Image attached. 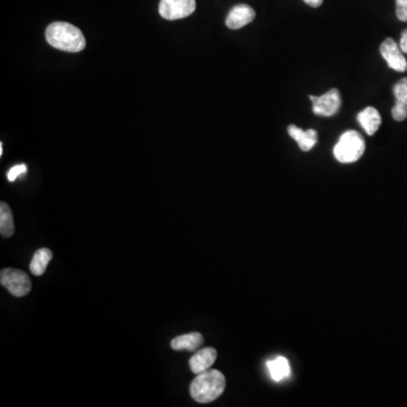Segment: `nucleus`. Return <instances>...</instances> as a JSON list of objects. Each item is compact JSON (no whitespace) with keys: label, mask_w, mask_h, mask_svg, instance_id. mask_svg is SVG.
I'll return each instance as SVG.
<instances>
[{"label":"nucleus","mask_w":407,"mask_h":407,"mask_svg":"<svg viewBox=\"0 0 407 407\" xmlns=\"http://www.w3.org/2000/svg\"><path fill=\"white\" fill-rule=\"evenodd\" d=\"M3 143H0V157L3 155Z\"/></svg>","instance_id":"nucleus-21"},{"label":"nucleus","mask_w":407,"mask_h":407,"mask_svg":"<svg viewBox=\"0 0 407 407\" xmlns=\"http://www.w3.org/2000/svg\"><path fill=\"white\" fill-rule=\"evenodd\" d=\"M287 133L298 143L299 148L301 151L309 152L315 148V145L318 142V134L315 129L304 130L297 127L295 124H290L287 127Z\"/></svg>","instance_id":"nucleus-11"},{"label":"nucleus","mask_w":407,"mask_h":407,"mask_svg":"<svg viewBox=\"0 0 407 407\" xmlns=\"http://www.w3.org/2000/svg\"><path fill=\"white\" fill-rule=\"evenodd\" d=\"M396 16L399 21L407 22V0H396Z\"/></svg>","instance_id":"nucleus-18"},{"label":"nucleus","mask_w":407,"mask_h":407,"mask_svg":"<svg viewBox=\"0 0 407 407\" xmlns=\"http://www.w3.org/2000/svg\"><path fill=\"white\" fill-rule=\"evenodd\" d=\"M225 377L221 371L208 369L196 376L190 385V395L197 403L207 404L219 399L224 392Z\"/></svg>","instance_id":"nucleus-2"},{"label":"nucleus","mask_w":407,"mask_h":407,"mask_svg":"<svg viewBox=\"0 0 407 407\" xmlns=\"http://www.w3.org/2000/svg\"><path fill=\"white\" fill-rule=\"evenodd\" d=\"M366 151V142L361 134L355 130H348L339 137L334 148V157L338 162L348 164L355 163L362 157Z\"/></svg>","instance_id":"nucleus-3"},{"label":"nucleus","mask_w":407,"mask_h":407,"mask_svg":"<svg viewBox=\"0 0 407 407\" xmlns=\"http://www.w3.org/2000/svg\"><path fill=\"white\" fill-rule=\"evenodd\" d=\"M255 17H256V12L252 7L245 3H239L231 9L225 20V24L231 30H239L254 21Z\"/></svg>","instance_id":"nucleus-8"},{"label":"nucleus","mask_w":407,"mask_h":407,"mask_svg":"<svg viewBox=\"0 0 407 407\" xmlns=\"http://www.w3.org/2000/svg\"><path fill=\"white\" fill-rule=\"evenodd\" d=\"M267 369H269V376L274 381L284 380L289 377L291 373V366L287 357H278L273 360L267 362Z\"/></svg>","instance_id":"nucleus-14"},{"label":"nucleus","mask_w":407,"mask_h":407,"mask_svg":"<svg viewBox=\"0 0 407 407\" xmlns=\"http://www.w3.org/2000/svg\"><path fill=\"white\" fill-rule=\"evenodd\" d=\"M357 121L369 136L375 135L381 124V115L375 108L368 106L357 115Z\"/></svg>","instance_id":"nucleus-13"},{"label":"nucleus","mask_w":407,"mask_h":407,"mask_svg":"<svg viewBox=\"0 0 407 407\" xmlns=\"http://www.w3.org/2000/svg\"><path fill=\"white\" fill-rule=\"evenodd\" d=\"M27 164H18V166H13V168L9 170L8 173H7V179H8L10 183H13V181H15L21 174L27 173Z\"/></svg>","instance_id":"nucleus-17"},{"label":"nucleus","mask_w":407,"mask_h":407,"mask_svg":"<svg viewBox=\"0 0 407 407\" xmlns=\"http://www.w3.org/2000/svg\"><path fill=\"white\" fill-rule=\"evenodd\" d=\"M15 232L13 213L8 204L0 203V234L3 238H10Z\"/></svg>","instance_id":"nucleus-16"},{"label":"nucleus","mask_w":407,"mask_h":407,"mask_svg":"<svg viewBox=\"0 0 407 407\" xmlns=\"http://www.w3.org/2000/svg\"><path fill=\"white\" fill-rule=\"evenodd\" d=\"M304 3H308L309 6L317 8V7L322 6L324 0H304Z\"/></svg>","instance_id":"nucleus-20"},{"label":"nucleus","mask_w":407,"mask_h":407,"mask_svg":"<svg viewBox=\"0 0 407 407\" xmlns=\"http://www.w3.org/2000/svg\"><path fill=\"white\" fill-rule=\"evenodd\" d=\"M196 10V0H161L159 15L168 21H176L192 15Z\"/></svg>","instance_id":"nucleus-6"},{"label":"nucleus","mask_w":407,"mask_h":407,"mask_svg":"<svg viewBox=\"0 0 407 407\" xmlns=\"http://www.w3.org/2000/svg\"><path fill=\"white\" fill-rule=\"evenodd\" d=\"M45 38L49 45L58 50L80 52L86 47L83 32L66 22H55L47 27Z\"/></svg>","instance_id":"nucleus-1"},{"label":"nucleus","mask_w":407,"mask_h":407,"mask_svg":"<svg viewBox=\"0 0 407 407\" xmlns=\"http://www.w3.org/2000/svg\"><path fill=\"white\" fill-rule=\"evenodd\" d=\"M52 256L50 249L41 248L36 250V254L33 255L30 264V271H32V274L36 276L45 274L48 265L52 259Z\"/></svg>","instance_id":"nucleus-15"},{"label":"nucleus","mask_w":407,"mask_h":407,"mask_svg":"<svg viewBox=\"0 0 407 407\" xmlns=\"http://www.w3.org/2000/svg\"><path fill=\"white\" fill-rule=\"evenodd\" d=\"M399 47H401V51L404 53H407V30L403 31L401 36V41H399Z\"/></svg>","instance_id":"nucleus-19"},{"label":"nucleus","mask_w":407,"mask_h":407,"mask_svg":"<svg viewBox=\"0 0 407 407\" xmlns=\"http://www.w3.org/2000/svg\"><path fill=\"white\" fill-rule=\"evenodd\" d=\"M204 337L201 333H189L174 337L171 341V348L174 351H197L203 345Z\"/></svg>","instance_id":"nucleus-12"},{"label":"nucleus","mask_w":407,"mask_h":407,"mask_svg":"<svg viewBox=\"0 0 407 407\" xmlns=\"http://www.w3.org/2000/svg\"><path fill=\"white\" fill-rule=\"evenodd\" d=\"M380 53L386 60L388 67L399 73H405L407 71V60L401 47L396 43L395 40L387 38L380 45Z\"/></svg>","instance_id":"nucleus-7"},{"label":"nucleus","mask_w":407,"mask_h":407,"mask_svg":"<svg viewBox=\"0 0 407 407\" xmlns=\"http://www.w3.org/2000/svg\"><path fill=\"white\" fill-rule=\"evenodd\" d=\"M217 352L214 348H204L198 350L195 355L189 360V366L195 375L210 369V366L215 363Z\"/></svg>","instance_id":"nucleus-9"},{"label":"nucleus","mask_w":407,"mask_h":407,"mask_svg":"<svg viewBox=\"0 0 407 407\" xmlns=\"http://www.w3.org/2000/svg\"><path fill=\"white\" fill-rule=\"evenodd\" d=\"M0 283L10 294L22 298L30 293L32 282L29 275L21 269H3L0 273Z\"/></svg>","instance_id":"nucleus-4"},{"label":"nucleus","mask_w":407,"mask_h":407,"mask_svg":"<svg viewBox=\"0 0 407 407\" xmlns=\"http://www.w3.org/2000/svg\"><path fill=\"white\" fill-rule=\"evenodd\" d=\"M396 103L392 108V118L396 121H403L407 118V77L401 78L394 86Z\"/></svg>","instance_id":"nucleus-10"},{"label":"nucleus","mask_w":407,"mask_h":407,"mask_svg":"<svg viewBox=\"0 0 407 407\" xmlns=\"http://www.w3.org/2000/svg\"><path fill=\"white\" fill-rule=\"evenodd\" d=\"M309 99L313 102V113L319 117H333L342 106L341 93L337 89H331L320 97L310 95Z\"/></svg>","instance_id":"nucleus-5"}]
</instances>
